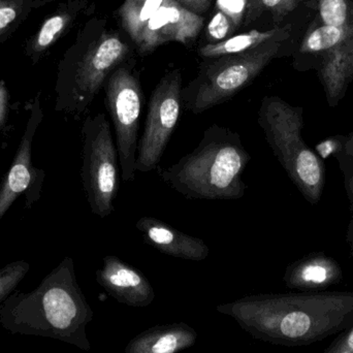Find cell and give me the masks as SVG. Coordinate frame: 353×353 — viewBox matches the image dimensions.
Wrapping results in <instances>:
<instances>
[{"label":"cell","mask_w":353,"mask_h":353,"mask_svg":"<svg viewBox=\"0 0 353 353\" xmlns=\"http://www.w3.org/2000/svg\"><path fill=\"white\" fill-rule=\"evenodd\" d=\"M251 337L286 347L308 346L353 325V294H252L218 305Z\"/></svg>","instance_id":"6da1fadb"},{"label":"cell","mask_w":353,"mask_h":353,"mask_svg":"<svg viewBox=\"0 0 353 353\" xmlns=\"http://www.w3.org/2000/svg\"><path fill=\"white\" fill-rule=\"evenodd\" d=\"M93 317L68 256L32 292H12L0 305V325L8 333L58 340L83 352L91 350L86 331Z\"/></svg>","instance_id":"7a4b0ae2"},{"label":"cell","mask_w":353,"mask_h":353,"mask_svg":"<svg viewBox=\"0 0 353 353\" xmlns=\"http://www.w3.org/2000/svg\"><path fill=\"white\" fill-rule=\"evenodd\" d=\"M250 159L238 132L214 123L194 150L159 175L186 199L236 201L246 193L243 175Z\"/></svg>","instance_id":"3957f363"},{"label":"cell","mask_w":353,"mask_h":353,"mask_svg":"<svg viewBox=\"0 0 353 353\" xmlns=\"http://www.w3.org/2000/svg\"><path fill=\"white\" fill-rule=\"evenodd\" d=\"M130 54V47L116 35H99L88 45H76L58 66L55 111L80 117L86 113L116 68Z\"/></svg>","instance_id":"277c9868"},{"label":"cell","mask_w":353,"mask_h":353,"mask_svg":"<svg viewBox=\"0 0 353 353\" xmlns=\"http://www.w3.org/2000/svg\"><path fill=\"white\" fill-rule=\"evenodd\" d=\"M278 39L236 55L218 58L203 68L199 77L182 88L186 111L199 115L222 105L247 88L280 49Z\"/></svg>","instance_id":"5b68a950"},{"label":"cell","mask_w":353,"mask_h":353,"mask_svg":"<svg viewBox=\"0 0 353 353\" xmlns=\"http://www.w3.org/2000/svg\"><path fill=\"white\" fill-rule=\"evenodd\" d=\"M83 188L91 212L99 218L113 213L119 190L120 169L117 148L111 125L103 113L88 116L82 126Z\"/></svg>","instance_id":"8992f818"},{"label":"cell","mask_w":353,"mask_h":353,"mask_svg":"<svg viewBox=\"0 0 353 353\" xmlns=\"http://www.w3.org/2000/svg\"><path fill=\"white\" fill-rule=\"evenodd\" d=\"M105 105L111 117L119 157L121 179H136L139 130L145 95L138 74L130 66L120 65L109 77L105 86Z\"/></svg>","instance_id":"52a82bcc"},{"label":"cell","mask_w":353,"mask_h":353,"mask_svg":"<svg viewBox=\"0 0 353 353\" xmlns=\"http://www.w3.org/2000/svg\"><path fill=\"white\" fill-rule=\"evenodd\" d=\"M182 107V74L179 70H171L151 93L144 132L139 141L137 172L149 173L159 169Z\"/></svg>","instance_id":"ba28073f"},{"label":"cell","mask_w":353,"mask_h":353,"mask_svg":"<svg viewBox=\"0 0 353 353\" xmlns=\"http://www.w3.org/2000/svg\"><path fill=\"white\" fill-rule=\"evenodd\" d=\"M26 128L17 149L10 170L0 184V220L20 195L26 194V208L30 209L39 199L45 173L32 165V144L37 128L43 119L41 92L29 103Z\"/></svg>","instance_id":"9c48e42d"},{"label":"cell","mask_w":353,"mask_h":353,"mask_svg":"<svg viewBox=\"0 0 353 353\" xmlns=\"http://www.w3.org/2000/svg\"><path fill=\"white\" fill-rule=\"evenodd\" d=\"M203 19L183 8L176 0H165L149 19L136 41L141 53H150L169 41L188 43L199 34Z\"/></svg>","instance_id":"30bf717a"},{"label":"cell","mask_w":353,"mask_h":353,"mask_svg":"<svg viewBox=\"0 0 353 353\" xmlns=\"http://www.w3.org/2000/svg\"><path fill=\"white\" fill-rule=\"evenodd\" d=\"M97 281L120 304L144 308L154 302V288L148 278L115 255L103 257V267L97 271Z\"/></svg>","instance_id":"8fae6325"},{"label":"cell","mask_w":353,"mask_h":353,"mask_svg":"<svg viewBox=\"0 0 353 353\" xmlns=\"http://www.w3.org/2000/svg\"><path fill=\"white\" fill-rule=\"evenodd\" d=\"M136 228L147 244L163 254L193 261H205L210 255V248L203 240L180 232L157 218H140Z\"/></svg>","instance_id":"7c38bea8"},{"label":"cell","mask_w":353,"mask_h":353,"mask_svg":"<svg viewBox=\"0 0 353 353\" xmlns=\"http://www.w3.org/2000/svg\"><path fill=\"white\" fill-rule=\"evenodd\" d=\"M85 6V0H68L58 6L25 43V55L32 65L45 58L54 45L70 30Z\"/></svg>","instance_id":"4fadbf2b"},{"label":"cell","mask_w":353,"mask_h":353,"mask_svg":"<svg viewBox=\"0 0 353 353\" xmlns=\"http://www.w3.org/2000/svg\"><path fill=\"white\" fill-rule=\"evenodd\" d=\"M197 333L185 323L159 325L132 338L123 353H179L196 343Z\"/></svg>","instance_id":"5bb4252c"},{"label":"cell","mask_w":353,"mask_h":353,"mask_svg":"<svg viewBox=\"0 0 353 353\" xmlns=\"http://www.w3.org/2000/svg\"><path fill=\"white\" fill-rule=\"evenodd\" d=\"M284 29H272L269 31L251 30L234 35L217 43H208L199 49V55L205 58H220L236 55L249 50L255 49L268 41L276 39L283 33Z\"/></svg>","instance_id":"9a60e30c"},{"label":"cell","mask_w":353,"mask_h":353,"mask_svg":"<svg viewBox=\"0 0 353 353\" xmlns=\"http://www.w3.org/2000/svg\"><path fill=\"white\" fill-rule=\"evenodd\" d=\"M337 277L336 270L332 265L315 261L290 270L286 274L285 282L290 288L309 292L330 285Z\"/></svg>","instance_id":"2e32d148"},{"label":"cell","mask_w":353,"mask_h":353,"mask_svg":"<svg viewBox=\"0 0 353 353\" xmlns=\"http://www.w3.org/2000/svg\"><path fill=\"white\" fill-rule=\"evenodd\" d=\"M53 0H0V43L8 41L33 10Z\"/></svg>","instance_id":"e0dca14e"},{"label":"cell","mask_w":353,"mask_h":353,"mask_svg":"<svg viewBox=\"0 0 353 353\" xmlns=\"http://www.w3.org/2000/svg\"><path fill=\"white\" fill-rule=\"evenodd\" d=\"M165 0H125L118 10L122 26L132 41H138L141 31Z\"/></svg>","instance_id":"ac0fdd59"},{"label":"cell","mask_w":353,"mask_h":353,"mask_svg":"<svg viewBox=\"0 0 353 353\" xmlns=\"http://www.w3.org/2000/svg\"><path fill=\"white\" fill-rule=\"evenodd\" d=\"M352 31L353 24L350 23L344 26L323 25L307 35L306 39L303 41L301 51L305 53L329 51L336 47L338 43L343 41L346 37H350Z\"/></svg>","instance_id":"d6986e66"},{"label":"cell","mask_w":353,"mask_h":353,"mask_svg":"<svg viewBox=\"0 0 353 353\" xmlns=\"http://www.w3.org/2000/svg\"><path fill=\"white\" fill-rule=\"evenodd\" d=\"M288 167H292L299 180L307 186L314 187L321 180V170L319 159L311 151L303 149L294 155Z\"/></svg>","instance_id":"ffe728a7"},{"label":"cell","mask_w":353,"mask_h":353,"mask_svg":"<svg viewBox=\"0 0 353 353\" xmlns=\"http://www.w3.org/2000/svg\"><path fill=\"white\" fill-rule=\"evenodd\" d=\"M30 270L25 261H16L0 269V305L12 294Z\"/></svg>","instance_id":"44dd1931"},{"label":"cell","mask_w":353,"mask_h":353,"mask_svg":"<svg viewBox=\"0 0 353 353\" xmlns=\"http://www.w3.org/2000/svg\"><path fill=\"white\" fill-rule=\"evenodd\" d=\"M319 14L323 24L344 26L350 16L347 0H319Z\"/></svg>","instance_id":"7402d4cb"},{"label":"cell","mask_w":353,"mask_h":353,"mask_svg":"<svg viewBox=\"0 0 353 353\" xmlns=\"http://www.w3.org/2000/svg\"><path fill=\"white\" fill-rule=\"evenodd\" d=\"M300 0H251L247 6V23L256 19L265 10L276 16H283L294 10Z\"/></svg>","instance_id":"603a6c76"},{"label":"cell","mask_w":353,"mask_h":353,"mask_svg":"<svg viewBox=\"0 0 353 353\" xmlns=\"http://www.w3.org/2000/svg\"><path fill=\"white\" fill-rule=\"evenodd\" d=\"M236 28L238 27L230 17L226 16L221 10H217L208 25L207 34L211 39L212 43H217L224 39H230V35L236 31Z\"/></svg>","instance_id":"cb8c5ba5"},{"label":"cell","mask_w":353,"mask_h":353,"mask_svg":"<svg viewBox=\"0 0 353 353\" xmlns=\"http://www.w3.org/2000/svg\"><path fill=\"white\" fill-rule=\"evenodd\" d=\"M217 10L230 17L236 27L240 26L247 8V0H217Z\"/></svg>","instance_id":"d4e9b609"},{"label":"cell","mask_w":353,"mask_h":353,"mask_svg":"<svg viewBox=\"0 0 353 353\" xmlns=\"http://www.w3.org/2000/svg\"><path fill=\"white\" fill-rule=\"evenodd\" d=\"M323 353H353V325L339 333Z\"/></svg>","instance_id":"484cf974"},{"label":"cell","mask_w":353,"mask_h":353,"mask_svg":"<svg viewBox=\"0 0 353 353\" xmlns=\"http://www.w3.org/2000/svg\"><path fill=\"white\" fill-rule=\"evenodd\" d=\"M10 92L6 84L0 81V130L4 128L10 113Z\"/></svg>","instance_id":"4316f807"},{"label":"cell","mask_w":353,"mask_h":353,"mask_svg":"<svg viewBox=\"0 0 353 353\" xmlns=\"http://www.w3.org/2000/svg\"><path fill=\"white\" fill-rule=\"evenodd\" d=\"M176 1L180 3L183 8H186V10L199 14L207 12L212 0H176Z\"/></svg>","instance_id":"83f0119b"}]
</instances>
